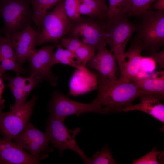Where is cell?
Returning a JSON list of instances; mask_svg holds the SVG:
<instances>
[{
    "mask_svg": "<svg viewBox=\"0 0 164 164\" xmlns=\"http://www.w3.org/2000/svg\"><path fill=\"white\" fill-rule=\"evenodd\" d=\"M97 75L98 93L93 101L105 108L109 113L122 111L123 108L132 105L134 100L143 95L133 81L120 78L109 79L98 73Z\"/></svg>",
    "mask_w": 164,
    "mask_h": 164,
    "instance_id": "obj_1",
    "label": "cell"
},
{
    "mask_svg": "<svg viewBox=\"0 0 164 164\" xmlns=\"http://www.w3.org/2000/svg\"><path fill=\"white\" fill-rule=\"evenodd\" d=\"M139 17L134 41L142 45V50L157 52L164 44V11L150 9Z\"/></svg>",
    "mask_w": 164,
    "mask_h": 164,
    "instance_id": "obj_2",
    "label": "cell"
},
{
    "mask_svg": "<svg viewBox=\"0 0 164 164\" xmlns=\"http://www.w3.org/2000/svg\"><path fill=\"white\" fill-rule=\"evenodd\" d=\"M71 21L65 36L78 39L97 53L106 48L107 26L104 19L81 16L78 19Z\"/></svg>",
    "mask_w": 164,
    "mask_h": 164,
    "instance_id": "obj_3",
    "label": "cell"
},
{
    "mask_svg": "<svg viewBox=\"0 0 164 164\" xmlns=\"http://www.w3.org/2000/svg\"><path fill=\"white\" fill-rule=\"evenodd\" d=\"M31 0H1L0 15L4 20L3 31L10 39L14 33L30 25L32 20Z\"/></svg>",
    "mask_w": 164,
    "mask_h": 164,
    "instance_id": "obj_4",
    "label": "cell"
},
{
    "mask_svg": "<svg viewBox=\"0 0 164 164\" xmlns=\"http://www.w3.org/2000/svg\"><path fill=\"white\" fill-rule=\"evenodd\" d=\"M71 23L65 11L63 0H62L44 18L40 31H36L35 46L46 43H59L68 33Z\"/></svg>",
    "mask_w": 164,
    "mask_h": 164,
    "instance_id": "obj_5",
    "label": "cell"
},
{
    "mask_svg": "<svg viewBox=\"0 0 164 164\" xmlns=\"http://www.w3.org/2000/svg\"><path fill=\"white\" fill-rule=\"evenodd\" d=\"M81 130L79 127L75 130L68 128L63 121L50 115L46 124V132L52 146L58 149L60 156L65 149H70L77 153L84 163L91 164V158L87 156L78 145L76 137Z\"/></svg>",
    "mask_w": 164,
    "mask_h": 164,
    "instance_id": "obj_6",
    "label": "cell"
},
{
    "mask_svg": "<svg viewBox=\"0 0 164 164\" xmlns=\"http://www.w3.org/2000/svg\"><path fill=\"white\" fill-rule=\"evenodd\" d=\"M48 107L50 115L63 122L66 118L71 115L78 116L90 112L103 114L109 113L105 108L93 101L88 104L80 102L71 99L57 90L53 92Z\"/></svg>",
    "mask_w": 164,
    "mask_h": 164,
    "instance_id": "obj_7",
    "label": "cell"
},
{
    "mask_svg": "<svg viewBox=\"0 0 164 164\" xmlns=\"http://www.w3.org/2000/svg\"><path fill=\"white\" fill-rule=\"evenodd\" d=\"M37 98L33 95L30 100L18 108L10 107V110L3 112L0 118V135L12 140L29 122Z\"/></svg>",
    "mask_w": 164,
    "mask_h": 164,
    "instance_id": "obj_8",
    "label": "cell"
},
{
    "mask_svg": "<svg viewBox=\"0 0 164 164\" xmlns=\"http://www.w3.org/2000/svg\"><path fill=\"white\" fill-rule=\"evenodd\" d=\"M13 140L18 146L40 160L47 158L48 152L53 150L49 145L50 140L46 132H41L30 122Z\"/></svg>",
    "mask_w": 164,
    "mask_h": 164,
    "instance_id": "obj_9",
    "label": "cell"
},
{
    "mask_svg": "<svg viewBox=\"0 0 164 164\" xmlns=\"http://www.w3.org/2000/svg\"><path fill=\"white\" fill-rule=\"evenodd\" d=\"M56 45L45 46L35 49L28 59L30 72L29 76L46 80L51 85L56 86L58 77L51 71L50 61Z\"/></svg>",
    "mask_w": 164,
    "mask_h": 164,
    "instance_id": "obj_10",
    "label": "cell"
},
{
    "mask_svg": "<svg viewBox=\"0 0 164 164\" xmlns=\"http://www.w3.org/2000/svg\"><path fill=\"white\" fill-rule=\"evenodd\" d=\"M127 16L107 26V41L116 56L125 52L126 45L134 32L136 26L132 23Z\"/></svg>",
    "mask_w": 164,
    "mask_h": 164,
    "instance_id": "obj_11",
    "label": "cell"
},
{
    "mask_svg": "<svg viewBox=\"0 0 164 164\" xmlns=\"http://www.w3.org/2000/svg\"><path fill=\"white\" fill-rule=\"evenodd\" d=\"M142 46L134 41L126 52L116 56L121 73L120 78L126 81H133L138 78L142 57Z\"/></svg>",
    "mask_w": 164,
    "mask_h": 164,
    "instance_id": "obj_12",
    "label": "cell"
},
{
    "mask_svg": "<svg viewBox=\"0 0 164 164\" xmlns=\"http://www.w3.org/2000/svg\"><path fill=\"white\" fill-rule=\"evenodd\" d=\"M40 161L0 135V164H38Z\"/></svg>",
    "mask_w": 164,
    "mask_h": 164,
    "instance_id": "obj_13",
    "label": "cell"
},
{
    "mask_svg": "<svg viewBox=\"0 0 164 164\" xmlns=\"http://www.w3.org/2000/svg\"><path fill=\"white\" fill-rule=\"evenodd\" d=\"M36 31L29 25L23 30L12 35L10 40L15 54V59L22 65L35 49V38Z\"/></svg>",
    "mask_w": 164,
    "mask_h": 164,
    "instance_id": "obj_14",
    "label": "cell"
},
{
    "mask_svg": "<svg viewBox=\"0 0 164 164\" xmlns=\"http://www.w3.org/2000/svg\"><path fill=\"white\" fill-rule=\"evenodd\" d=\"M69 86L68 95L75 97L96 90L98 88L97 75L83 66L73 73Z\"/></svg>",
    "mask_w": 164,
    "mask_h": 164,
    "instance_id": "obj_15",
    "label": "cell"
},
{
    "mask_svg": "<svg viewBox=\"0 0 164 164\" xmlns=\"http://www.w3.org/2000/svg\"><path fill=\"white\" fill-rule=\"evenodd\" d=\"M117 60L116 56L107 48L94 55L86 66L98 71L102 76L112 79H117Z\"/></svg>",
    "mask_w": 164,
    "mask_h": 164,
    "instance_id": "obj_16",
    "label": "cell"
},
{
    "mask_svg": "<svg viewBox=\"0 0 164 164\" xmlns=\"http://www.w3.org/2000/svg\"><path fill=\"white\" fill-rule=\"evenodd\" d=\"M133 82L142 91L143 95H151L160 100L164 99L163 71H157L148 77L137 79Z\"/></svg>",
    "mask_w": 164,
    "mask_h": 164,
    "instance_id": "obj_17",
    "label": "cell"
},
{
    "mask_svg": "<svg viewBox=\"0 0 164 164\" xmlns=\"http://www.w3.org/2000/svg\"><path fill=\"white\" fill-rule=\"evenodd\" d=\"M141 102L138 104L123 108L122 111L138 110L145 112L160 121L164 122V105L156 97L150 94H144L139 97Z\"/></svg>",
    "mask_w": 164,
    "mask_h": 164,
    "instance_id": "obj_18",
    "label": "cell"
},
{
    "mask_svg": "<svg viewBox=\"0 0 164 164\" xmlns=\"http://www.w3.org/2000/svg\"><path fill=\"white\" fill-rule=\"evenodd\" d=\"M79 12L87 16L104 19L108 10L105 0H79Z\"/></svg>",
    "mask_w": 164,
    "mask_h": 164,
    "instance_id": "obj_19",
    "label": "cell"
},
{
    "mask_svg": "<svg viewBox=\"0 0 164 164\" xmlns=\"http://www.w3.org/2000/svg\"><path fill=\"white\" fill-rule=\"evenodd\" d=\"M109 3L105 19L107 26L127 16L129 9V0H109Z\"/></svg>",
    "mask_w": 164,
    "mask_h": 164,
    "instance_id": "obj_20",
    "label": "cell"
},
{
    "mask_svg": "<svg viewBox=\"0 0 164 164\" xmlns=\"http://www.w3.org/2000/svg\"><path fill=\"white\" fill-rule=\"evenodd\" d=\"M62 0H31L33 8L32 19L37 28L36 31H40L44 18Z\"/></svg>",
    "mask_w": 164,
    "mask_h": 164,
    "instance_id": "obj_21",
    "label": "cell"
},
{
    "mask_svg": "<svg viewBox=\"0 0 164 164\" xmlns=\"http://www.w3.org/2000/svg\"><path fill=\"white\" fill-rule=\"evenodd\" d=\"M57 49L53 53L50 61L51 67L57 64H62L73 67L76 69H80L82 65H79L77 63L74 54L70 51L63 48L59 43H55Z\"/></svg>",
    "mask_w": 164,
    "mask_h": 164,
    "instance_id": "obj_22",
    "label": "cell"
},
{
    "mask_svg": "<svg viewBox=\"0 0 164 164\" xmlns=\"http://www.w3.org/2000/svg\"><path fill=\"white\" fill-rule=\"evenodd\" d=\"M157 0H129V9L128 17H140L145 12L151 8V5Z\"/></svg>",
    "mask_w": 164,
    "mask_h": 164,
    "instance_id": "obj_23",
    "label": "cell"
},
{
    "mask_svg": "<svg viewBox=\"0 0 164 164\" xmlns=\"http://www.w3.org/2000/svg\"><path fill=\"white\" fill-rule=\"evenodd\" d=\"M91 164H115L117 163L112 157L109 147L105 145L91 158Z\"/></svg>",
    "mask_w": 164,
    "mask_h": 164,
    "instance_id": "obj_24",
    "label": "cell"
},
{
    "mask_svg": "<svg viewBox=\"0 0 164 164\" xmlns=\"http://www.w3.org/2000/svg\"><path fill=\"white\" fill-rule=\"evenodd\" d=\"M95 51L94 49L85 44L80 47L74 53L77 63L86 66L92 57L95 54Z\"/></svg>",
    "mask_w": 164,
    "mask_h": 164,
    "instance_id": "obj_25",
    "label": "cell"
},
{
    "mask_svg": "<svg viewBox=\"0 0 164 164\" xmlns=\"http://www.w3.org/2000/svg\"><path fill=\"white\" fill-rule=\"evenodd\" d=\"M11 70L17 74L24 73L26 72L15 59L0 58V72L3 74L6 71Z\"/></svg>",
    "mask_w": 164,
    "mask_h": 164,
    "instance_id": "obj_26",
    "label": "cell"
},
{
    "mask_svg": "<svg viewBox=\"0 0 164 164\" xmlns=\"http://www.w3.org/2000/svg\"><path fill=\"white\" fill-rule=\"evenodd\" d=\"M63 6L68 18L73 21L78 19L81 15L79 12V0H63Z\"/></svg>",
    "mask_w": 164,
    "mask_h": 164,
    "instance_id": "obj_27",
    "label": "cell"
},
{
    "mask_svg": "<svg viewBox=\"0 0 164 164\" xmlns=\"http://www.w3.org/2000/svg\"><path fill=\"white\" fill-rule=\"evenodd\" d=\"M0 58L15 59L14 49L10 40L0 36Z\"/></svg>",
    "mask_w": 164,
    "mask_h": 164,
    "instance_id": "obj_28",
    "label": "cell"
},
{
    "mask_svg": "<svg viewBox=\"0 0 164 164\" xmlns=\"http://www.w3.org/2000/svg\"><path fill=\"white\" fill-rule=\"evenodd\" d=\"M162 153L154 147L151 151L141 158L133 160V164H158V155Z\"/></svg>",
    "mask_w": 164,
    "mask_h": 164,
    "instance_id": "obj_29",
    "label": "cell"
},
{
    "mask_svg": "<svg viewBox=\"0 0 164 164\" xmlns=\"http://www.w3.org/2000/svg\"><path fill=\"white\" fill-rule=\"evenodd\" d=\"M84 44L80 40L75 38L66 36L61 39L60 45L70 52L75 51Z\"/></svg>",
    "mask_w": 164,
    "mask_h": 164,
    "instance_id": "obj_30",
    "label": "cell"
},
{
    "mask_svg": "<svg viewBox=\"0 0 164 164\" xmlns=\"http://www.w3.org/2000/svg\"><path fill=\"white\" fill-rule=\"evenodd\" d=\"M156 62L151 57H142L141 68L139 72L143 73L144 74H146L149 76V73L153 72L155 67Z\"/></svg>",
    "mask_w": 164,
    "mask_h": 164,
    "instance_id": "obj_31",
    "label": "cell"
},
{
    "mask_svg": "<svg viewBox=\"0 0 164 164\" xmlns=\"http://www.w3.org/2000/svg\"><path fill=\"white\" fill-rule=\"evenodd\" d=\"M150 57L159 65L160 69L164 67V51L150 53Z\"/></svg>",
    "mask_w": 164,
    "mask_h": 164,
    "instance_id": "obj_32",
    "label": "cell"
},
{
    "mask_svg": "<svg viewBox=\"0 0 164 164\" xmlns=\"http://www.w3.org/2000/svg\"><path fill=\"white\" fill-rule=\"evenodd\" d=\"M152 7L157 11H164V0H157Z\"/></svg>",
    "mask_w": 164,
    "mask_h": 164,
    "instance_id": "obj_33",
    "label": "cell"
},
{
    "mask_svg": "<svg viewBox=\"0 0 164 164\" xmlns=\"http://www.w3.org/2000/svg\"><path fill=\"white\" fill-rule=\"evenodd\" d=\"M2 75L0 72V104H4L5 102V100L3 99L2 97V94L5 87V85L2 77Z\"/></svg>",
    "mask_w": 164,
    "mask_h": 164,
    "instance_id": "obj_34",
    "label": "cell"
},
{
    "mask_svg": "<svg viewBox=\"0 0 164 164\" xmlns=\"http://www.w3.org/2000/svg\"><path fill=\"white\" fill-rule=\"evenodd\" d=\"M5 106L4 104H0V118L3 113V110Z\"/></svg>",
    "mask_w": 164,
    "mask_h": 164,
    "instance_id": "obj_35",
    "label": "cell"
},
{
    "mask_svg": "<svg viewBox=\"0 0 164 164\" xmlns=\"http://www.w3.org/2000/svg\"><path fill=\"white\" fill-rule=\"evenodd\" d=\"M105 0L106 1V0Z\"/></svg>",
    "mask_w": 164,
    "mask_h": 164,
    "instance_id": "obj_36",
    "label": "cell"
},
{
    "mask_svg": "<svg viewBox=\"0 0 164 164\" xmlns=\"http://www.w3.org/2000/svg\"><path fill=\"white\" fill-rule=\"evenodd\" d=\"M1 0H0V1Z\"/></svg>",
    "mask_w": 164,
    "mask_h": 164,
    "instance_id": "obj_37",
    "label": "cell"
},
{
    "mask_svg": "<svg viewBox=\"0 0 164 164\" xmlns=\"http://www.w3.org/2000/svg\"></svg>",
    "mask_w": 164,
    "mask_h": 164,
    "instance_id": "obj_38",
    "label": "cell"
}]
</instances>
